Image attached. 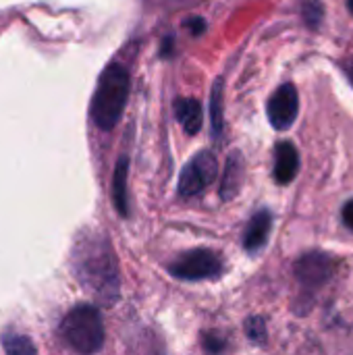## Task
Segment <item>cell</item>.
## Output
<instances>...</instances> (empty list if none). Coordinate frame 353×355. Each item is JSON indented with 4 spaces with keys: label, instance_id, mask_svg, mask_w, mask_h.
<instances>
[{
    "label": "cell",
    "instance_id": "cell-1",
    "mask_svg": "<svg viewBox=\"0 0 353 355\" xmlns=\"http://www.w3.org/2000/svg\"><path fill=\"white\" fill-rule=\"evenodd\" d=\"M73 270L79 285L102 306L119 300L121 277L114 252L106 237L85 235L73 250Z\"/></svg>",
    "mask_w": 353,
    "mask_h": 355
},
{
    "label": "cell",
    "instance_id": "cell-2",
    "mask_svg": "<svg viewBox=\"0 0 353 355\" xmlns=\"http://www.w3.org/2000/svg\"><path fill=\"white\" fill-rule=\"evenodd\" d=\"M129 73L123 64H108L98 79L92 100V119L98 129L110 131L123 116L129 98Z\"/></svg>",
    "mask_w": 353,
    "mask_h": 355
},
{
    "label": "cell",
    "instance_id": "cell-3",
    "mask_svg": "<svg viewBox=\"0 0 353 355\" xmlns=\"http://www.w3.org/2000/svg\"><path fill=\"white\" fill-rule=\"evenodd\" d=\"M60 337L71 349L79 354H96L104 343V324L98 308H73L60 324Z\"/></svg>",
    "mask_w": 353,
    "mask_h": 355
},
{
    "label": "cell",
    "instance_id": "cell-4",
    "mask_svg": "<svg viewBox=\"0 0 353 355\" xmlns=\"http://www.w3.org/2000/svg\"><path fill=\"white\" fill-rule=\"evenodd\" d=\"M169 272L181 281H206L216 279L223 272V260L212 250H193L183 254L169 266Z\"/></svg>",
    "mask_w": 353,
    "mask_h": 355
},
{
    "label": "cell",
    "instance_id": "cell-5",
    "mask_svg": "<svg viewBox=\"0 0 353 355\" xmlns=\"http://www.w3.org/2000/svg\"><path fill=\"white\" fill-rule=\"evenodd\" d=\"M216 175H218V162L214 154L200 152L185 164L181 179H179V193L185 198L198 196L216 179Z\"/></svg>",
    "mask_w": 353,
    "mask_h": 355
},
{
    "label": "cell",
    "instance_id": "cell-6",
    "mask_svg": "<svg viewBox=\"0 0 353 355\" xmlns=\"http://www.w3.org/2000/svg\"><path fill=\"white\" fill-rule=\"evenodd\" d=\"M268 121L277 131H287L293 127L300 112V96L293 83L281 85L268 100Z\"/></svg>",
    "mask_w": 353,
    "mask_h": 355
},
{
    "label": "cell",
    "instance_id": "cell-7",
    "mask_svg": "<svg viewBox=\"0 0 353 355\" xmlns=\"http://www.w3.org/2000/svg\"><path fill=\"white\" fill-rule=\"evenodd\" d=\"M333 272V260L329 254H306L295 262V277L306 289H318L331 279Z\"/></svg>",
    "mask_w": 353,
    "mask_h": 355
},
{
    "label": "cell",
    "instance_id": "cell-8",
    "mask_svg": "<svg viewBox=\"0 0 353 355\" xmlns=\"http://www.w3.org/2000/svg\"><path fill=\"white\" fill-rule=\"evenodd\" d=\"M300 171V152L293 144L281 141L275 148V181L281 185L291 183Z\"/></svg>",
    "mask_w": 353,
    "mask_h": 355
},
{
    "label": "cell",
    "instance_id": "cell-9",
    "mask_svg": "<svg viewBox=\"0 0 353 355\" xmlns=\"http://www.w3.org/2000/svg\"><path fill=\"white\" fill-rule=\"evenodd\" d=\"M270 229H273V214L268 210H260L252 216V220L248 223L246 227V233H243V248L250 252V254H256L260 252L266 241H268V235H270Z\"/></svg>",
    "mask_w": 353,
    "mask_h": 355
},
{
    "label": "cell",
    "instance_id": "cell-10",
    "mask_svg": "<svg viewBox=\"0 0 353 355\" xmlns=\"http://www.w3.org/2000/svg\"><path fill=\"white\" fill-rule=\"evenodd\" d=\"M175 114H177V121L181 123V127L189 135H196L202 129L204 110H202V104L196 98H179L175 102Z\"/></svg>",
    "mask_w": 353,
    "mask_h": 355
},
{
    "label": "cell",
    "instance_id": "cell-11",
    "mask_svg": "<svg viewBox=\"0 0 353 355\" xmlns=\"http://www.w3.org/2000/svg\"><path fill=\"white\" fill-rule=\"evenodd\" d=\"M241 179H243V160H241L239 152H233L227 160V166H225V173L221 179V198L223 200L235 198L239 191Z\"/></svg>",
    "mask_w": 353,
    "mask_h": 355
},
{
    "label": "cell",
    "instance_id": "cell-12",
    "mask_svg": "<svg viewBox=\"0 0 353 355\" xmlns=\"http://www.w3.org/2000/svg\"><path fill=\"white\" fill-rule=\"evenodd\" d=\"M127 173H129V160L121 158L114 168V179H112V198H114V208L119 214L127 216Z\"/></svg>",
    "mask_w": 353,
    "mask_h": 355
},
{
    "label": "cell",
    "instance_id": "cell-13",
    "mask_svg": "<svg viewBox=\"0 0 353 355\" xmlns=\"http://www.w3.org/2000/svg\"><path fill=\"white\" fill-rule=\"evenodd\" d=\"M2 347L8 355H31L35 354V345L23 335H4Z\"/></svg>",
    "mask_w": 353,
    "mask_h": 355
},
{
    "label": "cell",
    "instance_id": "cell-14",
    "mask_svg": "<svg viewBox=\"0 0 353 355\" xmlns=\"http://www.w3.org/2000/svg\"><path fill=\"white\" fill-rule=\"evenodd\" d=\"M212 131L214 135H221L223 131V83L216 81L212 92Z\"/></svg>",
    "mask_w": 353,
    "mask_h": 355
},
{
    "label": "cell",
    "instance_id": "cell-15",
    "mask_svg": "<svg viewBox=\"0 0 353 355\" xmlns=\"http://www.w3.org/2000/svg\"><path fill=\"white\" fill-rule=\"evenodd\" d=\"M302 12H304V19L310 27H318L322 17H325V8H322L320 0H304Z\"/></svg>",
    "mask_w": 353,
    "mask_h": 355
},
{
    "label": "cell",
    "instance_id": "cell-16",
    "mask_svg": "<svg viewBox=\"0 0 353 355\" xmlns=\"http://www.w3.org/2000/svg\"><path fill=\"white\" fill-rule=\"evenodd\" d=\"M246 331H248V337L252 341H264L266 337V327H264V320L262 318H250L248 324H246Z\"/></svg>",
    "mask_w": 353,
    "mask_h": 355
},
{
    "label": "cell",
    "instance_id": "cell-17",
    "mask_svg": "<svg viewBox=\"0 0 353 355\" xmlns=\"http://www.w3.org/2000/svg\"><path fill=\"white\" fill-rule=\"evenodd\" d=\"M341 216H343V223H345V227L353 231V200H350V202L343 206V210H341Z\"/></svg>",
    "mask_w": 353,
    "mask_h": 355
},
{
    "label": "cell",
    "instance_id": "cell-18",
    "mask_svg": "<svg viewBox=\"0 0 353 355\" xmlns=\"http://www.w3.org/2000/svg\"><path fill=\"white\" fill-rule=\"evenodd\" d=\"M204 343H206V349L208 352H221V349H225V341L221 337H208V339H204Z\"/></svg>",
    "mask_w": 353,
    "mask_h": 355
},
{
    "label": "cell",
    "instance_id": "cell-19",
    "mask_svg": "<svg viewBox=\"0 0 353 355\" xmlns=\"http://www.w3.org/2000/svg\"><path fill=\"white\" fill-rule=\"evenodd\" d=\"M187 25L191 27L193 35H200V33H202V31L206 29V25H204V19H200V17H191Z\"/></svg>",
    "mask_w": 353,
    "mask_h": 355
},
{
    "label": "cell",
    "instance_id": "cell-20",
    "mask_svg": "<svg viewBox=\"0 0 353 355\" xmlns=\"http://www.w3.org/2000/svg\"><path fill=\"white\" fill-rule=\"evenodd\" d=\"M347 77H350V81H352L353 85V62L352 64H347Z\"/></svg>",
    "mask_w": 353,
    "mask_h": 355
},
{
    "label": "cell",
    "instance_id": "cell-21",
    "mask_svg": "<svg viewBox=\"0 0 353 355\" xmlns=\"http://www.w3.org/2000/svg\"><path fill=\"white\" fill-rule=\"evenodd\" d=\"M347 6H350V10L353 12V0H347Z\"/></svg>",
    "mask_w": 353,
    "mask_h": 355
},
{
    "label": "cell",
    "instance_id": "cell-22",
    "mask_svg": "<svg viewBox=\"0 0 353 355\" xmlns=\"http://www.w3.org/2000/svg\"><path fill=\"white\" fill-rule=\"evenodd\" d=\"M181 2H191V0H181Z\"/></svg>",
    "mask_w": 353,
    "mask_h": 355
}]
</instances>
